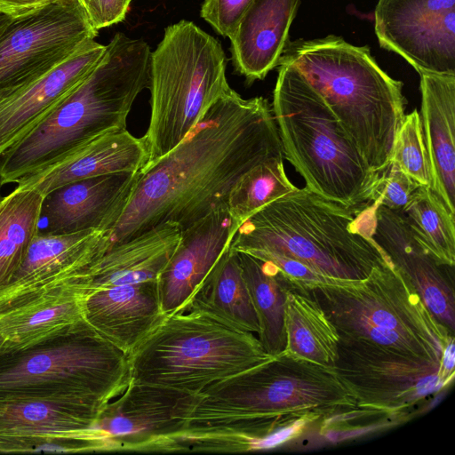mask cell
<instances>
[{"instance_id": "1", "label": "cell", "mask_w": 455, "mask_h": 455, "mask_svg": "<svg viewBox=\"0 0 455 455\" xmlns=\"http://www.w3.org/2000/svg\"><path fill=\"white\" fill-rule=\"evenodd\" d=\"M283 157L268 100L243 99L229 88L172 150L140 172L107 247L164 223L183 231L227 204L235 182L249 170Z\"/></svg>"}, {"instance_id": "2", "label": "cell", "mask_w": 455, "mask_h": 455, "mask_svg": "<svg viewBox=\"0 0 455 455\" xmlns=\"http://www.w3.org/2000/svg\"><path fill=\"white\" fill-rule=\"evenodd\" d=\"M334 369L286 350L204 388L184 427L165 438L203 452L269 449L295 438L292 425L359 410Z\"/></svg>"}, {"instance_id": "3", "label": "cell", "mask_w": 455, "mask_h": 455, "mask_svg": "<svg viewBox=\"0 0 455 455\" xmlns=\"http://www.w3.org/2000/svg\"><path fill=\"white\" fill-rule=\"evenodd\" d=\"M294 67L323 98L370 168L390 162L395 137L405 116L403 84L377 63L368 45L341 36L289 41L278 63Z\"/></svg>"}, {"instance_id": "4", "label": "cell", "mask_w": 455, "mask_h": 455, "mask_svg": "<svg viewBox=\"0 0 455 455\" xmlns=\"http://www.w3.org/2000/svg\"><path fill=\"white\" fill-rule=\"evenodd\" d=\"M360 207L297 188L247 219L230 248L285 256L330 278L362 280L388 259L371 237Z\"/></svg>"}, {"instance_id": "5", "label": "cell", "mask_w": 455, "mask_h": 455, "mask_svg": "<svg viewBox=\"0 0 455 455\" xmlns=\"http://www.w3.org/2000/svg\"><path fill=\"white\" fill-rule=\"evenodd\" d=\"M150 56L145 41L116 34L100 62L68 99L0 156L2 185L15 183L80 140L125 130L134 100L148 87Z\"/></svg>"}, {"instance_id": "6", "label": "cell", "mask_w": 455, "mask_h": 455, "mask_svg": "<svg viewBox=\"0 0 455 455\" xmlns=\"http://www.w3.org/2000/svg\"><path fill=\"white\" fill-rule=\"evenodd\" d=\"M278 67L272 111L286 159L312 192L346 207L370 202L379 172L305 77L291 65Z\"/></svg>"}, {"instance_id": "7", "label": "cell", "mask_w": 455, "mask_h": 455, "mask_svg": "<svg viewBox=\"0 0 455 455\" xmlns=\"http://www.w3.org/2000/svg\"><path fill=\"white\" fill-rule=\"evenodd\" d=\"M321 307L339 339L369 343L441 363L454 339L389 261L362 280H339L303 289Z\"/></svg>"}, {"instance_id": "8", "label": "cell", "mask_w": 455, "mask_h": 455, "mask_svg": "<svg viewBox=\"0 0 455 455\" xmlns=\"http://www.w3.org/2000/svg\"><path fill=\"white\" fill-rule=\"evenodd\" d=\"M272 357L254 333L189 309L166 315L127 355L129 380L200 394Z\"/></svg>"}, {"instance_id": "9", "label": "cell", "mask_w": 455, "mask_h": 455, "mask_svg": "<svg viewBox=\"0 0 455 455\" xmlns=\"http://www.w3.org/2000/svg\"><path fill=\"white\" fill-rule=\"evenodd\" d=\"M220 43L191 21L168 26L150 56L146 164L174 148L230 87Z\"/></svg>"}, {"instance_id": "10", "label": "cell", "mask_w": 455, "mask_h": 455, "mask_svg": "<svg viewBox=\"0 0 455 455\" xmlns=\"http://www.w3.org/2000/svg\"><path fill=\"white\" fill-rule=\"evenodd\" d=\"M128 383L126 355L88 323L0 355V396L75 402L102 411Z\"/></svg>"}, {"instance_id": "11", "label": "cell", "mask_w": 455, "mask_h": 455, "mask_svg": "<svg viewBox=\"0 0 455 455\" xmlns=\"http://www.w3.org/2000/svg\"><path fill=\"white\" fill-rule=\"evenodd\" d=\"M441 363L359 341L338 342L333 367L360 409L399 417L447 385Z\"/></svg>"}, {"instance_id": "12", "label": "cell", "mask_w": 455, "mask_h": 455, "mask_svg": "<svg viewBox=\"0 0 455 455\" xmlns=\"http://www.w3.org/2000/svg\"><path fill=\"white\" fill-rule=\"evenodd\" d=\"M97 34L78 0L13 18L0 36V91L40 76Z\"/></svg>"}, {"instance_id": "13", "label": "cell", "mask_w": 455, "mask_h": 455, "mask_svg": "<svg viewBox=\"0 0 455 455\" xmlns=\"http://www.w3.org/2000/svg\"><path fill=\"white\" fill-rule=\"evenodd\" d=\"M100 412L75 402L0 396V453L109 451L94 428Z\"/></svg>"}, {"instance_id": "14", "label": "cell", "mask_w": 455, "mask_h": 455, "mask_svg": "<svg viewBox=\"0 0 455 455\" xmlns=\"http://www.w3.org/2000/svg\"><path fill=\"white\" fill-rule=\"evenodd\" d=\"M374 31L419 74H455V0H379Z\"/></svg>"}, {"instance_id": "15", "label": "cell", "mask_w": 455, "mask_h": 455, "mask_svg": "<svg viewBox=\"0 0 455 455\" xmlns=\"http://www.w3.org/2000/svg\"><path fill=\"white\" fill-rule=\"evenodd\" d=\"M199 396L129 380L124 391L100 412L94 428L111 451H149L184 427Z\"/></svg>"}, {"instance_id": "16", "label": "cell", "mask_w": 455, "mask_h": 455, "mask_svg": "<svg viewBox=\"0 0 455 455\" xmlns=\"http://www.w3.org/2000/svg\"><path fill=\"white\" fill-rule=\"evenodd\" d=\"M371 237L413 286L435 319L455 334L454 267L440 263L414 237L400 212L370 202Z\"/></svg>"}, {"instance_id": "17", "label": "cell", "mask_w": 455, "mask_h": 455, "mask_svg": "<svg viewBox=\"0 0 455 455\" xmlns=\"http://www.w3.org/2000/svg\"><path fill=\"white\" fill-rule=\"evenodd\" d=\"M106 45L94 39L27 83L0 91V156L57 109L100 62Z\"/></svg>"}, {"instance_id": "18", "label": "cell", "mask_w": 455, "mask_h": 455, "mask_svg": "<svg viewBox=\"0 0 455 455\" xmlns=\"http://www.w3.org/2000/svg\"><path fill=\"white\" fill-rule=\"evenodd\" d=\"M106 230L37 233L8 285L0 291V313L75 281L101 251Z\"/></svg>"}, {"instance_id": "19", "label": "cell", "mask_w": 455, "mask_h": 455, "mask_svg": "<svg viewBox=\"0 0 455 455\" xmlns=\"http://www.w3.org/2000/svg\"><path fill=\"white\" fill-rule=\"evenodd\" d=\"M148 160L143 137L126 129L84 139L18 179L17 189H36L44 196L77 180L100 175L138 172Z\"/></svg>"}, {"instance_id": "20", "label": "cell", "mask_w": 455, "mask_h": 455, "mask_svg": "<svg viewBox=\"0 0 455 455\" xmlns=\"http://www.w3.org/2000/svg\"><path fill=\"white\" fill-rule=\"evenodd\" d=\"M238 228L225 204L181 231L176 249L157 278L164 315L186 309L196 290L229 248Z\"/></svg>"}, {"instance_id": "21", "label": "cell", "mask_w": 455, "mask_h": 455, "mask_svg": "<svg viewBox=\"0 0 455 455\" xmlns=\"http://www.w3.org/2000/svg\"><path fill=\"white\" fill-rule=\"evenodd\" d=\"M140 172L96 176L52 191L44 196L41 210L46 233L108 231L121 214Z\"/></svg>"}, {"instance_id": "22", "label": "cell", "mask_w": 455, "mask_h": 455, "mask_svg": "<svg viewBox=\"0 0 455 455\" xmlns=\"http://www.w3.org/2000/svg\"><path fill=\"white\" fill-rule=\"evenodd\" d=\"M87 323L126 356L164 318L157 279L104 288L86 296Z\"/></svg>"}, {"instance_id": "23", "label": "cell", "mask_w": 455, "mask_h": 455, "mask_svg": "<svg viewBox=\"0 0 455 455\" xmlns=\"http://www.w3.org/2000/svg\"><path fill=\"white\" fill-rule=\"evenodd\" d=\"M181 230L167 222L108 246L76 278L87 295L121 284L157 279L176 249Z\"/></svg>"}, {"instance_id": "24", "label": "cell", "mask_w": 455, "mask_h": 455, "mask_svg": "<svg viewBox=\"0 0 455 455\" xmlns=\"http://www.w3.org/2000/svg\"><path fill=\"white\" fill-rule=\"evenodd\" d=\"M87 294L76 279L0 313L3 353L23 350L73 332L87 324Z\"/></svg>"}, {"instance_id": "25", "label": "cell", "mask_w": 455, "mask_h": 455, "mask_svg": "<svg viewBox=\"0 0 455 455\" xmlns=\"http://www.w3.org/2000/svg\"><path fill=\"white\" fill-rule=\"evenodd\" d=\"M430 188L455 216V74L419 73Z\"/></svg>"}, {"instance_id": "26", "label": "cell", "mask_w": 455, "mask_h": 455, "mask_svg": "<svg viewBox=\"0 0 455 455\" xmlns=\"http://www.w3.org/2000/svg\"><path fill=\"white\" fill-rule=\"evenodd\" d=\"M300 0H252L233 36L236 70L250 82L261 80L278 67Z\"/></svg>"}, {"instance_id": "27", "label": "cell", "mask_w": 455, "mask_h": 455, "mask_svg": "<svg viewBox=\"0 0 455 455\" xmlns=\"http://www.w3.org/2000/svg\"><path fill=\"white\" fill-rule=\"evenodd\" d=\"M189 309L204 312L231 327L259 334L258 317L238 254L230 246L196 290L185 310Z\"/></svg>"}, {"instance_id": "28", "label": "cell", "mask_w": 455, "mask_h": 455, "mask_svg": "<svg viewBox=\"0 0 455 455\" xmlns=\"http://www.w3.org/2000/svg\"><path fill=\"white\" fill-rule=\"evenodd\" d=\"M237 254L259 324L258 339L275 356L286 346L285 306L291 283L272 262L243 251Z\"/></svg>"}, {"instance_id": "29", "label": "cell", "mask_w": 455, "mask_h": 455, "mask_svg": "<svg viewBox=\"0 0 455 455\" xmlns=\"http://www.w3.org/2000/svg\"><path fill=\"white\" fill-rule=\"evenodd\" d=\"M286 351L333 368L339 336L321 307L302 290H290L285 306Z\"/></svg>"}, {"instance_id": "30", "label": "cell", "mask_w": 455, "mask_h": 455, "mask_svg": "<svg viewBox=\"0 0 455 455\" xmlns=\"http://www.w3.org/2000/svg\"><path fill=\"white\" fill-rule=\"evenodd\" d=\"M44 196L14 188L0 201V291L10 283L39 232Z\"/></svg>"}, {"instance_id": "31", "label": "cell", "mask_w": 455, "mask_h": 455, "mask_svg": "<svg viewBox=\"0 0 455 455\" xmlns=\"http://www.w3.org/2000/svg\"><path fill=\"white\" fill-rule=\"evenodd\" d=\"M417 241L440 263L455 265V216L430 186H419L400 212Z\"/></svg>"}, {"instance_id": "32", "label": "cell", "mask_w": 455, "mask_h": 455, "mask_svg": "<svg viewBox=\"0 0 455 455\" xmlns=\"http://www.w3.org/2000/svg\"><path fill=\"white\" fill-rule=\"evenodd\" d=\"M296 188L286 175L283 157L273 158L251 168L235 182L227 208L240 227L262 207Z\"/></svg>"}, {"instance_id": "33", "label": "cell", "mask_w": 455, "mask_h": 455, "mask_svg": "<svg viewBox=\"0 0 455 455\" xmlns=\"http://www.w3.org/2000/svg\"><path fill=\"white\" fill-rule=\"evenodd\" d=\"M390 161L420 186H430L431 175L424 143L420 116L417 110L405 115L395 137Z\"/></svg>"}, {"instance_id": "34", "label": "cell", "mask_w": 455, "mask_h": 455, "mask_svg": "<svg viewBox=\"0 0 455 455\" xmlns=\"http://www.w3.org/2000/svg\"><path fill=\"white\" fill-rule=\"evenodd\" d=\"M419 186L395 162L390 161L379 172L370 202L395 212H402Z\"/></svg>"}, {"instance_id": "35", "label": "cell", "mask_w": 455, "mask_h": 455, "mask_svg": "<svg viewBox=\"0 0 455 455\" xmlns=\"http://www.w3.org/2000/svg\"><path fill=\"white\" fill-rule=\"evenodd\" d=\"M252 0H204L201 17L221 36H233Z\"/></svg>"}, {"instance_id": "36", "label": "cell", "mask_w": 455, "mask_h": 455, "mask_svg": "<svg viewBox=\"0 0 455 455\" xmlns=\"http://www.w3.org/2000/svg\"><path fill=\"white\" fill-rule=\"evenodd\" d=\"M95 30L122 21L132 0H78Z\"/></svg>"}, {"instance_id": "37", "label": "cell", "mask_w": 455, "mask_h": 455, "mask_svg": "<svg viewBox=\"0 0 455 455\" xmlns=\"http://www.w3.org/2000/svg\"><path fill=\"white\" fill-rule=\"evenodd\" d=\"M63 1L68 0H0V12L16 18Z\"/></svg>"}, {"instance_id": "38", "label": "cell", "mask_w": 455, "mask_h": 455, "mask_svg": "<svg viewBox=\"0 0 455 455\" xmlns=\"http://www.w3.org/2000/svg\"><path fill=\"white\" fill-rule=\"evenodd\" d=\"M454 339H451L445 347L441 361L440 377L441 379L449 383L454 372Z\"/></svg>"}, {"instance_id": "39", "label": "cell", "mask_w": 455, "mask_h": 455, "mask_svg": "<svg viewBox=\"0 0 455 455\" xmlns=\"http://www.w3.org/2000/svg\"><path fill=\"white\" fill-rule=\"evenodd\" d=\"M13 17L0 12V36L4 32V30L6 28V27L11 23Z\"/></svg>"}, {"instance_id": "40", "label": "cell", "mask_w": 455, "mask_h": 455, "mask_svg": "<svg viewBox=\"0 0 455 455\" xmlns=\"http://www.w3.org/2000/svg\"><path fill=\"white\" fill-rule=\"evenodd\" d=\"M4 345V339L2 335V333L0 332V355L3 353Z\"/></svg>"}, {"instance_id": "41", "label": "cell", "mask_w": 455, "mask_h": 455, "mask_svg": "<svg viewBox=\"0 0 455 455\" xmlns=\"http://www.w3.org/2000/svg\"><path fill=\"white\" fill-rule=\"evenodd\" d=\"M2 186H3V185H2V183H1V180H0V201H1V199L3 198V197L1 196V187H2Z\"/></svg>"}]
</instances>
